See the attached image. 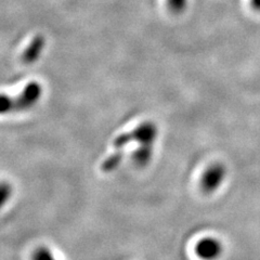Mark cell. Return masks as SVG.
I'll list each match as a JSON object with an SVG mask.
<instances>
[{"label":"cell","instance_id":"cell-2","mask_svg":"<svg viewBox=\"0 0 260 260\" xmlns=\"http://www.w3.org/2000/svg\"><path fill=\"white\" fill-rule=\"evenodd\" d=\"M158 134L156 125L152 121H145L135 128L133 132L126 133L118 136L114 140V148L117 150H123L130 142H138L140 146H153Z\"/></svg>","mask_w":260,"mask_h":260},{"label":"cell","instance_id":"cell-4","mask_svg":"<svg viewBox=\"0 0 260 260\" xmlns=\"http://www.w3.org/2000/svg\"><path fill=\"white\" fill-rule=\"evenodd\" d=\"M221 251L220 242L213 238L203 239L195 246V253L203 260H215L221 255Z\"/></svg>","mask_w":260,"mask_h":260},{"label":"cell","instance_id":"cell-6","mask_svg":"<svg viewBox=\"0 0 260 260\" xmlns=\"http://www.w3.org/2000/svg\"><path fill=\"white\" fill-rule=\"evenodd\" d=\"M153 155V146H139L134 153V161L136 165L144 167L149 164Z\"/></svg>","mask_w":260,"mask_h":260},{"label":"cell","instance_id":"cell-3","mask_svg":"<svg viewBox=\"0 0 260 260\" xmlns=\"http://www.w3.org/2000/svg\"><path fill=\"white\" fill-rule=\"evenodd\" d=\"M225 177V168L221 164H214L203 175L202 189L205 193H213L221 185Z\"/></svg>","mask_w":260,"mask_h":260},{"label":"cell","instance_id":"cell-11","mask_svg":"<svg viewBox=\"0 0 260 260\" xmlns=\"http://www.w3.org/2000/svg\"><path fill=\"white\" fill-rule=\"evenodd\" d=\"M250 5L254 10L260 11V0H250Z\"/></svg>","mask_w":260,"mask_h":260},{"label":"cell","instance_id":"cell-9","mask_svg":"<svg viewBox=\"0 0 260 260\" xmlns=\"http://www.w3.org/2000/svg\"><path fill=\"white\" fill-rule=\"evenodd\" d=\"M32 260H56V259L53 257L50 249L42 246L35 250L34 255H32Z\"/></svg>","mask_w":260,"mask_h":260},{"label":"cell","instance_id":"cell-8","mask_svg":"<svg viewBox=\"0 0 260 260\" xmlns=\"http://www.w3.org/2000/svg\"><path fill=\"white\" fill-rule=\"evenodd\" d=\"M186 6H188V0H167L168 9L174 14H181Z\"/></svg>","mask_w":260,"mask_h":260},{"label":"cell","instance_id":"cell-7","mask_svg":"<svg viewBox=\"0 0 260 260\" xmlns=\"http://www.w3.org/2000/svg\"><path fill=\"white\" fill-rule=\"evenodd\" d=\"M124 158V152L123 151H117L116 153L112 154L111 156H109L107 159H105L102 164H101V170L103 173H111L115 170L119 164Z\"/></svg>","mask_w":260,"mask_h":260},{"label":"cell","instance_id":"cell-5","mask_svg":"<svg viewBox=\"0 0 260 260\" xmlns=\"http://www.w3.org/2000/svg\"><path fill=\"white\" fill-rule=\"evenodd\" d=\"M46 46V38L43 35H37L31 39L28 47L22 54V61L25 64L35 63L42 54Z\"/></svg>","mask_w":260,"mask_h":260},{"label":"cell","instance_id":"cell-10","mask_svg":"<svg viewBox=\"0 0 260 260\" xmlns=\"http://www.w3.org/2000/svg\"><path fill=\"white\" fill-rule=\"evenodd\" d=\"M11 195V186L7 182H3L2 184V194H0V198H2V204L4 205L5 203L9 200Z\"/></svg>","mask_w":260,"mask_h":260},{"label":"cell","instance_id":"cell-1","mask_svg":"<svg viewBox=\"0 0 260 260\" xmlns=\"http://www.w3.org/2000/svg\"><path fill=\"white\" fill-rule=\"evenodd\" d=\"M43 88L37 81H31L24 88V90L16 96L10 98L3 93L0 96V113L6 114L15 111H23L31 108L40 99Z\"/></svg>","mask_w":260,"mask_h":260}]
</instances>
